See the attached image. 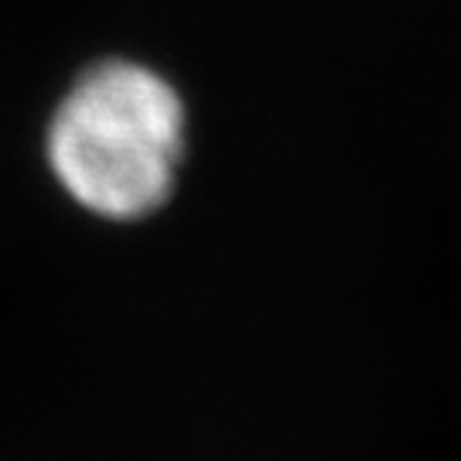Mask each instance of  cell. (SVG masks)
<instances>
[{"label":"cell","instance_id":"6da1fadb","mask_svg":"<svg viewBox=\"0 0 461 461\" xmlns=\"http://www.w3.org/2000/svg\"><path fill=\"white\" fill-rule=\"evenodd\" d=\"M51 175L86 212L140 222L175 195L185 103L158 68L103 59L76 76L45 131Z\"/></svg>","mask_w":461,"mask_h":461}]
</instances>
